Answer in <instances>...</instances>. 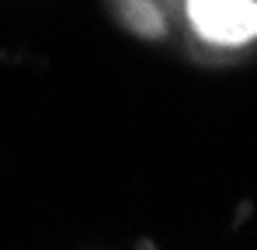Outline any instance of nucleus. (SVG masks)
I'll return each instance as SVG.
<instances>
[{"label": "nucleus", "instance_id": "1", "mask_svg": "<svg viewBox=\"0 0 257 250\" xmlns=\"http://www.w3.org/2000/svg\"><path fill=\"white\" fill-rule=\"evenodd\" d=\"M188 18L195 32L215 45L257 39V0H188Z\"/></svg>", "mask_w": 257, "mask_h": 250}, {"label": "nucleus", "instance_id": "2", "mask_svg": "<svg viewBox=\"0 0 257 250\" xmlns=\"http://www.w3.org/2000/svg\"><path fill=\"white\" fill-rule=\"evenodd\" d=\"M128 25L139 32V35H164V14L150 4V0H128Z\"/></svg>", "mask_w": 257, "mask_h": 250}]
</instances>
